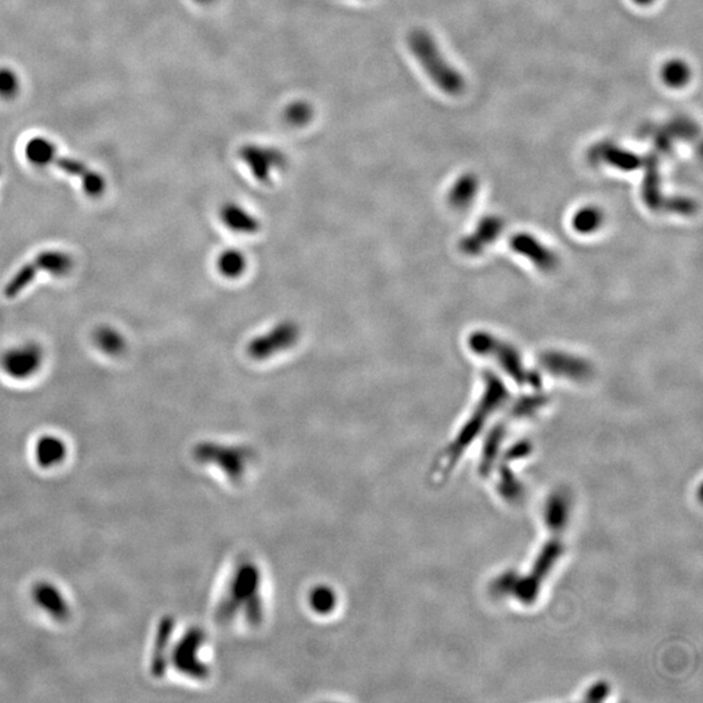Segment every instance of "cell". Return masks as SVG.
Returning a JSON list of instances; mask_svg holds the SVG:
<instances>
[{
  "instance_id": "cell-5",
  "label": "cell",
  "mask_w": 703,
  "mask_h": 703,
  "mask_svg": "<svg viewBox=\"0 0 703 703\" xmlns=\"http://www.w3.org/2000/svg\"><path fill=\"white\" fill-rule=\"evenodd\" d=\"M240 155L259 179H268L272 170L280 169L286 161L283 152L268 146L247 145L241 149Z\"/></svg>"
},
{
  "instance_id": "cell-12",
  "label": "cell",
  "mask_w": 703,
  "mask_h": 703,
  "mask_svg": "<svg viewBox=\"0 0 703 703\" xmlns=\"http://www.w3.org/2000/svg\"><path fill=\"white\" fill-rule=\"evenodd\" d=\"M196 2L201 3V5H210L214 0H196Z\"/></svg>"
},
{
  "instance_id": "cell-7",
  "label": "cell",
  "mask_w": 703,
  "mask_h": 703,
  "mask_svg": "<svg viewBox=\"0 0 703 703\" xmlns=\"http://www.w3.org/2000/svg\"><path fill=\"white\" fill-rule=\"evenodd\" d=\"M662 80L669 88H683L690 80L689 65L680 59L667 62L662 68Z\"/></svg>"
},
{
  "instance_id": "cell-10",
  "label": "cell",
  "mask_w": 703,
  "mask_h": 703,
  "mask_svg": "<svg viewBox=\"0 0 703 703\" xmlns=\"http://www.w3.org/2000/svg\"><path fill=\"white\" fill-rule=\"evenodd\" d=\"M17 79L11 71H0V95L3 97L10 98L16 94Z\"/></svg>"
},
{
  "instance_id": "cell-3",
  "label": "cell",
  "mask_w": 703,
  "mask_h": 703,
  "mask_svg": "<svg viewBox=\"0 0 703 703\" xmlns=\"http://www.w3.org/2000/svg\"><path fill=\"white\" fill-rule=\"evenodd\" d=\"M72 268H73V259L65 251L58 249L41 251L8 280L3 293L7 298H17L21 292L31 286L41 271L47 272L53 277H64L70 274Z\"/></svg>"
},
{
  "instance_id": "cell-6",
  "label": "cell",
  "mask_w": 703,
  "mask_h": 703,
  "mask_svg": "<svg viewBox=\"0 0 703 703\" xmlns=\"http://www.w3.org/2000/svg\"><path fill=\"white\" fill-rule=\"evenodd\" d=\"M95 346L101 352L109 356H119L127 348V342L121 331L109 326H101L93 335Z\"/></svg>"
},
{
  "instance_id": "cell-4",
  "label": "cell",
  "mask_w": 703,
  "mask_h": 703,
  "mask_svg": "<svg viewBox=\"0 0 703 703\" xmlns=\"http://www.w3.org/2000/svg\"><path fill=\"white\" fill-rule=\"evenodd\" d=\"M44 358V351L38 344L24 343L3 353L0 366L10 378L24 381L38 373Z\"/></svg>"
},
{
  "instance_id": "cell-1",
  "label": "cell",
  "mask_w": 703,
  "mask_h": 703,
  "mask_svg": "<svg viewBox=\"0 0 703 703\" xmlns=\"http://www.w3.org/2000/svg\"><path fill=\"white\" fill-rule=\"evenodd\" d=\"M408 46L415 61L420 63L422 70L438 86L439 91L447 95L462 94L465 81L460 72L444 58L429 32L415 29L409 33Z\"/></svg>"
},
{
  "instance_id": "cell-2",
  "label": "cell",
  "mask_w": 703,
  "mask_h": 703,
  "mask_svg": "<svg viewBox=\"0 0 703 703\" xmlns=\"http://www.w3.org/2000/svg\"><path fill=\"white\" fill-rule=\"evenodd\" d=\"M25 152L26 157L33 164H37V166L54 164V166L59 167L65 173L80 178L83 190H85L89 197L95 199V197H100L103 194L106 184H104L103 178L101 175L92 171V170L83 166L80 161L59 158L58 152L55 151V148L51 145L49 141L44 139L32 140L28 146H26Z\"/></svg>"
},
{
  "instance_id": "cell-11",
  "label": "cell",
  "mask_w": 703,
  "mask_h": 703,
  "mask_svg": "<svg viewBox=\"0 0 703 703\" xmlns=\"http://www.w3.org/2000/svg\"><path fill=\"white\" fill-rule=\"evenodd\" d=\"M636 5H639L640 7H649V5H653L655 0H633Z\"/></svg>"
},
{
  "instance_id": "cell-9",
  "label": "cell",
  "mask_w": 703,
  "mask_h": 703,
  "mask_svg": "<svg viewBox=\"0 0 703 703\" xmlns=\"http://www.w3.org/2000/svg\"><path fill=\"white\" fill-rule=\"evenodd\" d=\"M603 157L607 163H611L612 166L619 167V169L634 170L640 166V160L636 154L616 148V146H607L603 151Z\"/></svg>"
},
{
  "instance_id": "cell-8",
  "label": "cell",
  "mask_w": 703,
  "mask_h": 703,
  "mask_svg": "<svg viewBox=\"0 0 703 703\" xmlns=\"http://www.w3.org/2000/svg\"><path fill=\"white\" fill-rule=\"evenodd\" d=\"M314 109L309 102L298 101L293 102L284 111V121L292 127H302L312 121Z\"/></svg>"
}]
</instances>
